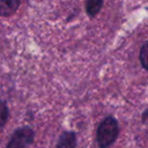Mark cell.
I'll use <instances>...</instances> for the list:
<instances>
[{"label":"cell","mask_w":148,"mask_h":148,"mask_svg":"<svg viewBox=\"0 0 148 148\" xmlns=\"http://www.w3.org/2000/svg\"><path fill=\"white\" fill-rule=\"evenodd\" d=\"M119 135V125L115 118L108 117L97 128V143L101 148H108L116 141Z\"/></svg>","instance_id":"obj_1"},{"label":"cell","mask_w":148,"mask_h":148,"mask_svg":"<svg viewBox=\"0 0 148 148\" xmlns=\"http://www.w3.org/2000/svg\"><path fill=\"white\" fill-rule=\"evenodd\" d=\"M34 132L29 128L25 127L16 130L13 133L6 148H25L33 142Z\"/></svg>","instance_id":"obj_2"},{"label":"cell","mask_w":148,"mask_h":148,"mask_svg":"<svg viewBox=\"0 0 148 148\" xmlns=\"http://www.w3.org/2000/svg\"><path fill=\"white\" fill-rule=\"evenodd\" d=\"M76 137L72 132H64L60 137L57 144V148H75Z\"/></svg>","instance_id":"obj_3"},{"label":"cell","mask_w":148,"mask_h":148,"mask_svg":"<svg viewBox=\"0 0 148 148\" xmlns=\"http://www.w3.org/2000/svg\"><path fill=\"white\" fill-rule=\"evenodd\" d=\"M21 0H1V14L7 16L17 10Z\"/></svg>","instance_id":"obj_4"},{"label":"cell","mask_w":148,"mask_h":148,"mask_svg":"<svg viewBox=\"0 0 148 148\" xmlns=\"http://www.w3.org/2000/svg\"><path fill=\"white\" fill-rule=\"evenodd\" d=\"M103 0H87L86 2V11L88 15L95 16L99 12L103 6Z\"/></svg>","instance_id":"obj_5"},{"label":"cell","mask_w":148,"mask_h":148,"mask_svg":"<svg viewBox=\"0 0 148 148\" xmlns=\"http://www.w3.org/2000/svg\"><path fill=\"white\" fill-rule=\"evenodd\" d=\"M140 62H141L142 66L148 70V42H146L143 46H142L141 50H140Z\"/></svg>","instance_id":"obj_6"},{"label":"cell","mask_w":148,"mask_h":148,"mask_svg":"<svg viewBox=\"0 0 148 148\" xmlns=\"http://www.w3.org/2000/svg\"><path fill=\"white\" fill-rule=\"evenodd\" d=\"M7 117H8V110H7L6 106H5V103L3 101L2 103V109H1V126H4L5 122L7 120Z\"/></svg>","instance_id":"obj_7"}]
</instances>
